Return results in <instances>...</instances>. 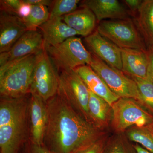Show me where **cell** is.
Segmentation results:
<instances>
[{
	"label": "cell",
	"mask_w": 153,
	"mask_h": 153,
	"mask_svg": "<svg viewBox=\"0 0 153 153\" xmlns=\"http://www.w3.org/2000/svg\"><path fill=\"white\" fill-rule=\"evenodd\" d=\"M81 6L92 11L98 22L106 19L125 20L130 19L129 11L117 0H85Z\"/></svg>",
	"instance_id": "cell-14"
},
{
	"label": "cell",
	"mask_w": 153,
	"mask_h": 153,
	"mask_svg": "<svg viewBox=\"0 0 153 153\" xmlns=\"http://www.w3.org/2000/svg\"><path fill=\"white\" fill-rule=\"evenodd\" d=\"M25 3L29 4L31 5H42L47 7H51L53 1L50 0H23Z\"/></svg>",
	"instance_id": "cell-32"
},
{
	"label": "cell",
	"mask_w": 153,
	"mask_h": 153,
	"mask_svg": "<svg viewBox=\"0 0 153 153\" xmlns=\"http://www.w3.org/2000/svg\"><path fill=\"white\" fill-rule=\"evenodd\" d=\"M88 108L91 122L98 128L104 131L111 124L112 106L90 91Z\"/></svg>",
	"instance_id": "cell-19"
},
{
	"label": "cell",
	"mask_w": 153,
	"mask_h": 153,
	"mask_svg": "<svg viewBox=\"0 0 153 153\" xmlns=\"http://www.w3.org/2000/svg\"><path fill=\"white\" fill-rule=\"evenodd\" d=\"M135 23L149 48L153 47V0H144Z\"/></svg>",
	"instance_id": "cell-20"
},
{
	"label": "cell",
	"mask_w": 153,
	"mask_h": 153,
	"mask_svg": "<svg viewBox=\"0 0 153 153\" xmlns=\"http://www.w3.org/2000/svg\"><path fill=\"white\" fill-rule=\"evenodd\" d=\"M22 5L18 11V16L22 19L27 18L30 15L32 10V6L23 1Z\"/></svg>",
	"instance_id": "cell-31"
},
{
	"label": "cell",
	"mask_w": 153,
	"mask_h": 153,
	"mask_svg": "<svg viewBox=\"0 0 153 153\" xmlns=\"http://www.w3.org/2000/svg\"><path fill=\"white\" fill-rule=\"evenodd\" d=\"M122 70L125 74L131 76L147 78L149 66L147 50L121 49Z\"/></svg>",
	"instance_id": "cell-15"
},
{
	"label": "cell",
	"mask_w": 153,
	"mask_h": 153,
	"mask_svg": "<svg viewBox=\"0 0 153 153\" xmlns=\"http://www.w3.org/2000/svg\"><path fill=\"white\" fill-rule=\"evenodd\" d=\"M39 53L0 66L1 96L16 98L30 93L33 71Z\"/></svg>",
	"instance_id": "cell-3"
},
{
	"label": "cell",
	"mask_w": 153,
	"mask_h": 153,
	"mask_svg": "<svg viewBox=\"0 0 153 153\" xmlns=\"http://www.w3.org/2000/svg\"><path fill=\"white\" fill-rule=\"evenodd\" d=\"M49 57L59 72L74 70L90 65L92 55L84 47L81 39L74 36L55 46L45 45Z\"/></svg>",
	"instance_id": "cell-4"
},
{
	"label": "cell",
	"mask_w": 153,
	"mask_h": 153,
	"mask_svg": "<svg viewBox=\"0 0 153 153\" xmlns=\"http://www.w3.org/2000/svg\"><path fill=\"white\" fill-rule=\"evenodd\" d=\"M107 139L105 135L77 153H102Z\"/></svg>",
	"instance_id": "cell-28"
},
{
	"label": "cell",
	"mask_w": 153,
	"mask_h": 153,
	"mask_svg": "<svg viewBox=\"0 0 153 153\" xmlns=\"http://www.w3.org/2000/svg\"><path fill=\"white\" fill-rule=\"evenodd\" d=\"M79 0H56L53 1L49 11V19L60 18L77 10Z\"/></svg>",
	"instance_id": "cell-25"
},
{
	"label": "cell",
	"mask_w": 153,
	"mask_h": 153,
	"mask_svg": "<svg viewBox=\"0 0 153 153\" xmlns=\"http://www.w3.org/2000/svg\"><path fill=\"white\" fill-rule=\"evenodd\" d=\"M32 6L30 15L23 19V21L27 30H37V28L49 20V10L47 6Z\"/></svg>",
	"instance_id": "cell-22"
},
{
	"label": "cell",
	"mask_w": 153,
	"mask_h": 153,
	"mask_svg": "<svg viewBox=\"0 0 153 153\" xmlns=\"http://www.w3.org/2000/svg\"><path fill=\"white\" fill-rule=\"evenodd\" d=\"M149 66L147 71V78L153 83V47L147 50Z\"/></svg>",
	"instance_id": "cell-30"
},
{
	"label": "cell",
	"mask_w": 153,
	"mask_h": 153,
	"mask_svg": "<svg viewBox=\"0 0 153 153\" xmlns=\"http://www.w3.org/2000/svg\"><path fill=\"white\" fill-rule=\"evenodd\" d=\"M84 41L91 53L109 66L122 71L120 48L102 36L97 30L85 37Z\"/></svg>",
	"instance_id": "cell-11"
},
{
	"label": "cell",
	"mask_w": 153,
	"mask_h": 153,
	"mask_svg": "<svg viewBox=\"0 0 153 153\" xmlns=\"http://www.w3.org/2000/svg\"><path fill=\"white\" fill-rule=\"evenodd\" d=\"M126 133L130 140L153 153V135L146 127H132L128 129Z\"/></svg>",
	"instance_id": "cell-21"
},
{
	"label": "cell",
	"mask_w": 153,
	"mask_h": 153,
	"mask_svg": "<svg viewBox=\"0 0 153 153\" xmlns=\"http://www.w3.org/2000/svg\"><path fill=\"white\" fill-rule=\"evenodd\" d=\"M38 28L47 46H56L68 38L78 36L75 30L63 22L62 17L49 19Z\"/></svg>",
	"instance_id": "cell-16"
},
{
	"label": "cell",
	"mask_w": 153,
	"mask_h": 153,
	"mask_svg": "<svg viewBox=\"0 0 153 153\" xmlns=\"http://www.w3.org/2000/svg\"><path fill=\"white\" fill-rule=\"evenodd\" d=\"M19 153H53L44 145L36 144L30 139L25 143Z\"/></svg>",
	"instance_id": "cell-27"
},
{
	"label": "cell",
	"mask_w": 153,
	"mask_h": 153,
	"mask_svg": "<svg viewBox=\"0 0 153 153\" xmlns=\"http://www.w3.org/2000/svg\"><path fill=\"white\" fill-rule=\"evenodd\" d=\"M48 120L43 145L53 153H77L105 135L58 94L46 102Z\"/></svg>",
	"instance_id": "cell-1"
},
{
	"label": "cell",
	"mask_w": 153,
	"mask_h": 153,
	"mask_svg": "<svg viewBox=\"0 0 153 153\" xmlns=\"http://www.w3.org/2000/svg\"><path fill=\"white\" fill-rule=\"evenodd\" d=\"M30 97L1 96L0 153H19L29 139Z\"/></svg>",
	"instance_id": "cell-2"
},
{
	"label": "cell",
	"mask_w": 153,
	"mask_h": 153,
	"mask_svg": "<svg viewBox=\"0 0 153 153\" xmlns=\"http://www.w3.org/2000/svg\"><path fill=\"white\" fill-rule=\"evenodd\" d=\"M27 31L22 18L17 15L1 11L0 53L9 51Z\"/></svg>",
	"instance_id": "cell-13"
},
{
	"label": "cell",
	"mask_w": 153,
	"mask_h": 153,
	"mask_svg": "<svg viewBox=\"0 0 153 153\" xmlns=\"http://www.w3.org/2000/svg\"><path fill=\"white\" fill-rule=\"evenodd\" d=\"M74 70L81 77L90 91L103 99L111 106L119 98L90 66H80Z\"/></svg>",
	"instance_id": "cell-17"
},
{
	"label": "cell",
	"mask_w": 153,
	"mask_h": 153,
	"mask_svg": "<svg viewBox=\"0 0 153 153\" xmlns=\"http://www.w3.org/2000/svg\"><path fill=\"white\" fill-rule=\"evenodd\" d=\"M133 146L135 150L136 153H151L137 144Z\"/></svg>",
	"instance_id": "cell-33"
},
{
	"label": "cell",
	"mask_w": 153,
	"mask_h": 153,
	"mask_svg": "<svg viewBox=\"0 0 153 153\" xmlns=\"http://www.w3.org/2000/svg\"><path fill=\"white\" fill-rule=\"evenodd\" d=\"M63 22L77 33L78 36L86 37L94 32L96 17L90 9L85 6L62 17Z\"/></svg>",
	"instance_id": "cell-18"
},
{
	"label": "cell",
	"mask_w": 153,
	"mask_h": 153,
	"mask_svg": "<svg viewBox=\"0 0 153 153\" xmlns=\"http://www.w3.org/2000/svg\"><path fill=\"white\" fill-rule=\"evenodd\" d=\"M130 77L136 83L142 98L143 106L153 115V83L148 78Z\"/></svg>",
	"instance_id": "cell-24"
},
{
	"label": "cell",
	"mask_w": 153,
	"mask_h": 153,
	"mask_svg": "<svg viewBox=\"0 0 153 153\" xmlns=\"http://www.w3.org/2000/svg\"><path fill=\"white\" fill-rule=\"evenodd\" d=\"M123 2L125 4L128 8V10L131 15L136 18L142 4L143 1L141 0H124Z\"/></svg>",
	"instance_id": "cell-29"
},
{
	"label": "cell",
	"mask_w": 153,
	"mask_h": 153,
	"mask_svg": "<svg viewBox=\"0 0 153 153\" xmlns=\"http://www.w3.org/2000/svg\"><path fill=\"white\" fill-rule=\"evenodd\" d=\"M45 47L40 31L27 30L7 52L0 53V66L26 56L38 54Z\"/></svg>",
	"instance_id": "cell-10"
},
{
	"label": "cell",
	"mask_w": 153,
	"mask_h": 153,
	"mask_svg": "<svg viewBox=\"0 0 153 153\" xmlns=\"http://www.w3.org/2000/svg\"><path fill=\"white\" fill-rule=\"evenodd\" d=\"M57 93L83 118L93 124L88 112L89 89L74 70L59 72Z\"/></svg>",
	"instance_id": "cell-8"
},
{
	"label": "cell",
	"mask_w": 153,
	"mask_h": 153,
	"mask_svg": "<svg viewBox=\"0 0 153 153\" xmlns=\"http://www.w3.org/2000/svg\"><path fill=\"white\" fill-rule=\"evenodd\" d=\"M97 30L120 49L147 50L142 36L131 19L103 20L99 22Z\"/></svg>",
	"instance_id": "cell-5"
},
{
	"label": "cell",
	"mask_w": 153,
	"mask_h": 153,
	"mask_svg": "<svg viewBox=\"0 0 153 153\" xmlns=\"http://www.w3.org/2000/svg\"><path fill=\"white\" fill-rule=\"evenodd\" d=\"M146 127L147 128L149 129V130L153 131V121L152 122V123H151L149 125Z\"/></svg>",
	"instance_id": "cell-34"
},
{
	"label": "cell",
	"mask_w": 153,
	"mask_h": 153,
	"mask_svg": "<svg viewBox=\"0 0 153 153\" xmlns=\"http://www.w3.org/2000/svg\"><path fill=\"white\" fill-rule=\"evenodd\" d=\"M112 108L111 125L117 133H122L131 127H146L153 121V115L133 99L120 97Z\"/></svg>",
	"instance_id": "cell-6"
},
{
	"label": "cell",
	"mask_w": 153,
	"mask_h": 153,
	"mask_svg": "<svg viewBox=\"0 0 153 153\" xmlns=\"http://www.w3.org/2000/svg\"><path fill=\"white\" fill-rule=\"evenodd\" d=\"M59 79V71L45 47L37 57L30 85V93L37 94L47 102L57 93Z\"/></svg>",
	"instance_id": "cell-9"
},
{
	"label": "cell",
	"mask_w": 153,
	"mask_h": 153,
	"mask_svg": "<svg viewBox=\"0 0 153 153\" xmlns=\"http://www.w3.org/2000/svg\"><path fill=\"white\" fill-rule=\"evenodd\" d=\"M91 55L92 60L89 66L115 95L119 98L133 99L143 106L142 98L133 79L126 75L123 71L109 66L92 53Z\"/></svg>",
	"instance_id": "cell-7"
},
{
	"label": "cell",
	"mask_w": 153,
	"mask_h": 153,
	"mask_svg": "<svg viewBox=\"0 0 153 153\" xmlns=\"http://www.w3.org/2000/svg\"><path fill=\"white\" fill-rule=\"evenodd\" d=\"M22 3V0H1V11L18 16V11Z\"/></svg>",
	"instance_id": "cell-26"
},
{
	"label": "cell",
	"mask_w": 153,
	"mask_h": 153,
	"mask_svg": "<svg viewBox=\"0 0 153 153\" xmlns=\"http://www.w3.org/2000/svg\"><path fill=\"white\" fill-rule=\"evenodd\" d=\"M151 131V132H152V134L153 135V131Z\"/></svg>",
	"instance_id": "cell-35"
},
{
	"label": "cell",
	"mask_w": 153,
	"mask_h": 153,
	"mask_svg": "<svg viewBox=\"0 0 153 153\" xmlns=\"http://www.w3.org/2000/svg\"><path fill=\"white\" fill-rule=\"evenodd\" d=\"M102 153H136V151L122 133H117L107 140Z\"/></svg>",
	"instance_id": "cell-23"
},
{
	"label": "cell",
	"mask_w": 153,
	"mask_h": 153,
	"mask_svg": "<svg viewBox=\"0 0 153 153\" xmlns=\"http://www.w3.org/2000/svg\"><path fill=\"white\" fill-rule=\"evenodd\" d=\"M48 120L46 102L37 94H30L29 103V139L34 143L43 145Z\"/></svg>",
	"instance_id": "cell-12"
}]
</instances>
